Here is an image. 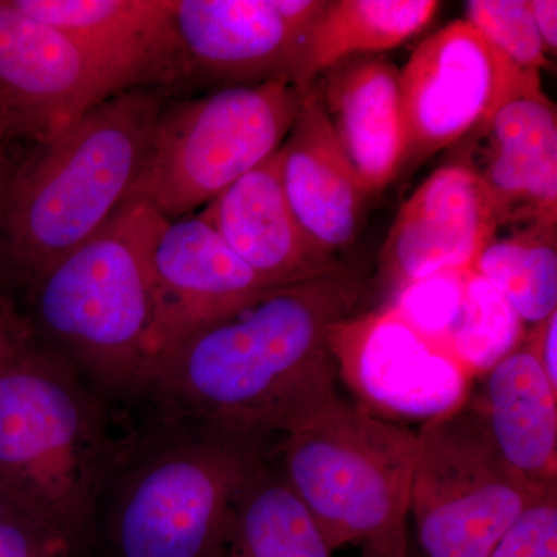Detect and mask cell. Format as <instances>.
Here are the masks:
<instances>
[{
  "label": "cell",
  "instance_id": "e0dca14e",
  "mask_svg": "<svg viewBox=\"0 0 557 557\" xmlns=\"http://www.w3.org/2000/svg\"><path fill=\"white\" fill-rule=\"evenodd\" d=\"M129 76L137 87L188 84L171 0H11Z\"/></svg>",
  "mask_w": 557,
  "mask_h": 557
},
{
  "label": "cell",
  "instance_id": "f1b7e54d",
  "mask_svg": "<svg viewBox=\"0 0 557 557\" xmlns=\"http://www.w3.org/2000/svg\"><path fill=\"white\" fill-rule=\"evenodd\" d=\"M57 553L65 552L21 512L0 522V557H46Z\"/></svg>",
  "mask_w": 557,
  "mask_h": 557
},
{
  "label": "cell",
  "instance_id": "4fadbf2b",
  "mask_svg": "<svg viewBox=\"0 0 557 557\" xmlns=\"http://www.w3.org/2000/svg\"><path fill=\"white\" fill-rule=\"evenodd\" d=\"M458 145L467 156L453 164L486 186L502 226H556L557 113L541 79L509 98Z\"/></svg>",
  "mask_w": 557,
  "mask_h": 557
},
{
  "label": "cell",
  "instance_id": "9a60e30c",
  "mask_svg": "<svg viewBox=\"0 0 557 557\" xmlns=\"http://www.w3.org/2000/svg\"><path fill=\"white\" fill-rule=\"evenodd\" d=\"M188 84L209 89L295 83L304 36L273 0H171Z\"/></svg>",
  "mask_w": 557,
  "mask_h": 557
},
{
  "label": "cell",
  "instance_id": "d6a6232c",
  "mask_svg": "<svg viewBox=\"0 0 557 557\" xmlns=\"http://www.w3.org/2000/svg\"><path fill=\"white\" fill-rule=\"evenodd\" d=\"M534 24L548 54L557 51V2L556 0H528Z\"/></svg>",
  "mask_w": 557,
  "mask_h": 557
},
{
  "label": "cell",
  "instance_id": "83f0119b",
  "mask_svg": "<svg viewBox=\"0 0 557 557\" xmlns=\"http://www.w3.org/2000/svg\"><path fill=\"white\" fill-rule=\"evenodd\" d=\"M17 288L0 273V366L39 343Z\"/></svg>",
  "mask_w": 557,
  "mask_h": 557
},
{
  "label": "cell",
  "instance_id": "5b68a950",
  "mask_svg": "<svg viewBox=\"0 0 557 557\" xmlns=\"http://www.w3.org/2000/svg\"><path fill=\"white\" fill-rule=\"evenodd\" d=\"M157 209L132 199L24 288L36 338L104 395H145L157 361L148 242Z\"/></svg>",
  "mask_w": 557,
  "mask_h": 557
},
{
  "label": "cell",
  "instance_id": "ba28073f",
  "mask_svg": "<svg viewBox=\"0 0 557 557\" xmlns=\"http://www.w3.org/2000/svg\"><path fill=\"white\" fill-rule=\"evenodd\" d=\"M409 512L424 557H490L519 516L545 490L498 453L467 399L417 432Z\"/></svg>",
  "mask_w": 557,
  "mask_h": 557
},
{
  "label": "cell",
  "instance_id": "ac0fdd59",
  "mask_svg": "<svg viewBox=\"0 0 557 557\" xmlns=\"http://www.w3.org/2000/svg\"><path fill=\"white\" fill-rule=\"evenodd\" d=\"M278 159L285 197L300 228L314 247L336 258L357 237L366 194L311 89L304 91Z\"/></svg>",
  "mask_w": 557,
  "mask_h": 557
},
{
  "label": "cell",
  "instance_id": "7a4b0ae2",
  "mask_svg": "<svg viewBox=\"0 0 557 557\" xmlns=\"http://www.w3.org/2000/svg\"><path fill=\"white\" fill-rule=\"evenodd\" d=\"M172 91L113 95L16 166L0 200V248L17 289L97 236L127 203Z\"/></svg>",
  "mask_w": 557,
  "mask_h": 557
},
{
  "label": "cell",
  "instance_id": "d590c367",
  "mask_svg": "<svg viewBox=\"0 0 557 557\" xmlns=\"http://www.w3.org/2000/svg\"><path fill=\"white\" fill-rule=\"evenodd\" d=\"M0 273L5 274L10 278L9 267H7L5 256H3L2 248H0Z\"/></svg>",
  "mask_w": 557,
  "mask_h": 557
},
{
  "label": "cell",
  "instance_id": "836d02e7",
  "mask_svg": "<svg viewBox=\"0 0 557 557\" xmlns=\"http://www.w3.org/2000/svg\"><path fill=\"white\" fill-rule=\"evenodd\" d=\"M9 135H7L5 127H3L2 121H0V200H2L3 194L9 188L13 172L16 170V164L11 160L9 146Z\"/></svg>",
  "mask_w": 557,
  "mask_h": 557
},
{
  "label": "cell",
  "instance_id": "2e32d148",
  "mask_svg": "<svg viewBox=\"0 0 557 557\" xmlns=\"http://www.w3.org/2000/svg\"><path fill=\"white\" fill-rule=\"evenodd\" d=\"M199 215L270 287L299 284L341 267L311 244L293 214L278 150L209 201Z\"/></svg>",
  "mask_w": 557,
  "mask_h": 557
},
{
  "label": "cell",
  "instance_id": "4dcf8cb0",
  "mask_svg": "<svg viewBox=\"0 0 557 557\" xmlns=\"http://www.w3.org/2000/svg\"><path fill=\"white\" fill-rule=\"evenodd\" d=\"M361 557H424L412 544L408 531V518L381 531L362 544Z\"/></svg>",
  "mask_w": 557,
  "mask_h": 557
},
{
  "label": "cell",
  "instance_id": "f546056e",
  "mask_svg": "<svg viewBox=\"0 0 557 557\" xmlns=\"http://www.w3.org/2000/svg\"><path fill=\"white\" fill-rule=\"evenodd\" d=\"M523 346L533 354L553 386L557 387V311L527 330Z\"/></svg>",
  "mask_w": 557,
  "mask_h": 557
},
{
  "label": "cell",
  "instance_id": "e575fe53",
  "mask_svg": "<svg viewBox=\"0 0 557 557\" xmlns=\"http://www.w3.org/2000/svg\"><path fill=\"white\" fill-rule=\"evenodd\" d=\"M17 512H21L20 509L14 507V505L11 504L9 498H7L5 496H3L2 493H0V522H2V520H5L7 518H10V516L17 515Z\"/></svg>",
  "mask_w": 557,
  "mask_h": 557
},
{
  "label": "cell",
  "instance_id": "d4e9b609",
  "mask_svg": "<svg viewBox=\"0 0 557 557\" xmlns=\"http://www.w3.org/2000/svg\"><path fill=\"white\" fill-rule=\"evenodd\" d=\"M469 269L440 271L413 282L383 307H391L424 338L446 348L463 306Z\"/></svg>",
  "mask_w": 557,
  "mask_h": 557
},
{
  "label": "cell",
  "instance_id": "7c38bea8",
  "mask_svg": "<svg viewBox=\"0 0 557 557\" xmlns=\"http://www.w3.org/2000/svg\"><path fill=\"white\" fill-rule=\"evenodd\" d=\"M500 228L496 201L471 171L448 164L432 172L399 208L381 251L386 304L413 282L472 267Z\"/></svg>",
  "mask_w": 557,
  "mask_h": 557
},
{
  "label": "cell",
  "instance_id": "8992f818",
  "mask_svg": "<svg viewBox=\"0 0 557 557\" xmlns=\"http://www.w3.org/2000/svg\"><path fill=\"white\" fill-rule=\"evenodd\" d=\"M278 442L271 453L333 552L408 518L417 432L338 397Z\"/></svg>",
  "mask_w": 557,
  "mask_h": 557
},
{
  "label": "cell",
  "instance_id": "4316f807",
  "mask_svg": "<svg viewBox=\"0 0 557 557\" xmlns=\"http://www.w3.org/2000/svg\"><path fill=\"white\" fill-rule=\"evenodd\" d=\"M490 557H557V485L519 516Z\"/></svg>",
  "mask_w": 557,
  "mask_h": 557
},
{
  "label": "cell",
  "instance_id": "277c9868",
  "mask_svg": "<svg viewBox=\"0 0 557 557\" xmlns=\"http://www.w3.org/2000/svg\"><path fill=\"white\" fill-rule=\"evenodd\" d=\"M113 443L104 397L60 355L0 366V493L65 553L94 533Z\"/></svg>",
  "mask_w": 557,
  "mask_h": 557
},
{
  "label": "cell",
  "instance_id": "8fae6325",
  "mask_svg": "<svg viewBox=\"0 0 557 557\" xmlns=\"http://www.w3.org/2000/svg\"><path fill=\"white\" fill-rule=\"evenodd\" d=\"M329 347L358 405L395 423L424 424L454 412L467 403L475 380L391 307L335 322Z\"/></svg>",
  "mask_w": 557,
  "mask_h": 557
},
{
  "label": "cell",
  "instance_id": "30bf717a",
  "mask_svg": "<svg viewBox=\"0 0 557 557\" xmlns=\"http://www.w3.org/2000/svg\"><path fill=\"white\" fill-rule=\"evenodd\" d=\"M138 89L70 33L0 0V121L9 138L46 145L90 109Z\"/></svg>",
  "mask_w": 557,
  "mask_h": 557
},
{
  "label": "cell",
  "instance_id": "8d00e7d4",
  "mask_svg": "<svg viewBox=\"0 0 557 557\" xmlns=\"http://www.w3.org/2000/svg\"><path fill=\"white\" fill-rule=\"evenodd\" d=\"M46 557H72V556L67 555V553H57V555H50V556H46Z\"/></svg>",
  "mask_w": 557,
  "mask_h": 557
},
{
  "label": "cell",
  "instance_id": "44dd1931",
  "mask_svg": "<svg viewBox=\"0 0 557 557\" xmlns=\"http://www.w3.org/2000/svg\"><path fill=\"white\" fill-rule=\"evenodd\" d=\"M324 534L288 485L271 449L242 485L220 557H332Z\"/></svg>",
  "mask_w": 557,
  "mask_h": 557
},
{
  "label": "cell",
  "instance_id": "1f68e13d",
  "mask_svg": "<svg viewBox=\"0 0 557 557\" xmlns=\"http://www.w3.org/2000/svg\"><path fill=\"white\" fill-rule=\"evenodd\" d=\"M329 0H273L274 9L293 30L306 38L314 22L327 7Z\"/></svg>",
  "mask_w": 557,
  "mask_h": 557
},
{
  "label": "cell",
  "instance_id": "52a82bcc",
  "mask_svg": "<svg viewBox=\"0 0 557 557\" xmlns=\"http://www.w3.org/2000/svg\"><path fill=\"white\" fill-rule=\"evenodd\" d=\"M302 97L289 79L170 97L129 200L148 201L171 220L207 207L281 149Z\"/></svg>",
  "mask_w": 557,
  "mask_h": 557
},
{
  "label": "cell",
  "instance_id": "7402d4cb",
  "mask_svg": "<svg viewBox=\"0 0 557 557\" xmlns=\"http://www.w3.org/2000/svg\"><path fill=\"white\" fill-rule=\"evenodd\" d=\"M435 0H329L300 47L295 84L309 90L333 65L397 49L434 20Z\"/></svg>",
  "mask_w": 557,
  "mask_h": 557
},
{
  "label": "cell",
  "instance_id": "d6986e66",
  "mask_svg": "<svg viewBox=\"0 0 557 557\" xmlns=\"http://www.w3.org/2000/svg\"><path fill=\"white\" fill-rule=\"evenodd\" d=\"M317 94L366 196L401 172L405 156L399 69L376 57H355L322 73Z\"/></svg>",
  "mask_w": 557,
  "mask_h": 557
},
{
  "label": "cell",
  "instance_id": "484cf974",
  "mask_svg": "<svg viewBox=\"0 0 557 557\" xmlns=\"http://www.w3.org/2000/svg\"><path fill=\"white\" fill-rule=\"evenodd\" d=\"M465 11V20L519 67L534 72L548 67L528 0H469Z\"/></svg>",
  "mask_w": 557,
  "mask_h": 557
},
{
  "label": "cell",
  "instance_id": "ffe728a7",
  "mask_svg": "<svg viewBox=\"0 0 557 557\" xmlns=\"http://www.w3.org/2000/svg\"><path fill=\"white\" fill-rule=\"evenodd\" d=\"M469 401L509 467L537 485H557V387L523 343L483 375Z\"/></svg>",
  "mask_w": 557,
  "mask_h": 557
},
{
  "label": "cell",
  "instance_id": "603a6c76",
  "mask_svg": "<svg viewBox=\"0 0 557 557\" xmlns=\"http://www.w3.org/2000/svg\"><path fill=\"white\" fill-rule=\"evenodd\" d=\"M472 269L500 292L527 327L556 313V226L534 223L507 237L496 233Z\"/></svg>",
  "mask_w": 557,
  "mask_h": 557
},
{
  "label": "cell",
  "instance_id": "3957f363",
  "mask_svg": "<svg viewBox=\"0 0 557 557\" xmlns=\"http://www.w3.org/2000/svg\"><path fill=\"white\" fill-rule=\"evenodd\" d=\"M113 443L94 533L110 557H220L231 509L270 446L161 412Z\"/></svg>",
  "mask_w": 557,
  "mask_h": 557
},
{
  "label": "cell",
  "instance_id": "9c48e42d",
  "mask_svg": "<svg viewBox=\"0 0 557 557\" xmlns=\"http://www.w3.org/2000/svg\"><path fill=\"white\" fill-rule=\"evenodd\" d=\"M539 79L541 72L519 67L467 20L429 36L399 70L401 172L458 145Z\"/></svg>",
  "mask_w": 557,
  "mask_h": 557
},
{
  "label": "cell",
  "instance_id": "6da1fadb",
  "mask_svg": "<svg viewBox=\"0 0 557 557\" xmlns=\"http://www.w3.org/2000/svg\"><path fill=\"white\" fill-rule=\"evenodd\" d=\"M359 295L343 267L263 289L168 347L146 394L161 412L269 446L339 397L329 332Z\"/></svg>",
  "mask_w": 557,
  "mask_h": 557
},
{
  "label": "cell",
  "instance_id": "cb8c5ba5",
  "mask_svg": "<svg viewBox=\"0 0 557 557\" xmlns=\"http://www.w3.org/2000/svg\"><path fill=\"white\" fill-rule=\"evenodd\" d=\"M527 330L500 292L471 267L463 306L446 343V350L474 379H479L522 346Z\"/></svg>",
  "mask_w": 557,
  "mask_h": 557
},
{
  "label": "cell",
  "instance_id": "5bb4252c",
  "mask_svg": "<svg viewBox=\"0 0 557 557\" xmlns=\"http://www.w3.org/2000/svg\"><path fill=\"white\" fill-rule=\"evenodd\" d=\"M156 296L157 359L190 330L270 287L197 218L157 212L148 242ZM157 362V361H156Z\"/></svg>",
  "mask_w": 557,
  "mask_h": 557
}]
</instances>
